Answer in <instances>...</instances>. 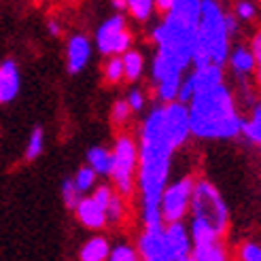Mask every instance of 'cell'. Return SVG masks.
I'll return each instance as SVG.
<instances>
[{
  "mask_svg": "<svg viewBox=\"0 0 261 261\" xmlns=\"http://www.w3.org/2000/svg\"><path fill=\"white\" fill-rule=\"evenodd\" d=\"M174 147L168 142L162 127V107H155L140 132L138 145V187L142 195V219L145 225L164 223L160 215V198L168 185V172H170V158Z\"/></svg>",
  "mask_w": 261,
  "mask_h": 261,
  "instance_id": "1",
  "label": "cell"
},
{
  "mask_svg": "<svg viewBox=\"0 0 261 261\" xmlns=\"http://www.w3.org/2000/svg\"><path fill=\"white\" fill-rule=\"evenodd\" d=\"M200 3L202 0H172L166 19L153 30V41L158 45L151 68L155 81L166 74H182L189 66L198 36Z\"/></svg>",
  "mask_w": 261,
  "mask_h": 261,
  "instance_id": "2",
  "label": "cell"
},
{
  "mask_svg": "<svg viewBox=\"0 0 261 261\" xmlns=\"http://www.w3.org/2000/svg\"><path fill=\"white\" fill-rule=\"evenodd\" d=\"M187 113L189 132L200 138H233L240 132L242 117L236 111L231 91L223 83L195 91Z\"/></svg>",
  "mask_w": 261,
  "mask_h": 261,
  "instance_id": "3",
  "label": "cell"
},
{
  "mask_svg": "<svg viewBox=\"0 0 261 261\" xmlns=\"http://www.w3.org/2000/svg\"><path fill=\"white\" fill-rule=\"evenodd\" d=\"M225 13L221 11L217 0H202L200 3V19H198V36L191 64L195 68L206 64L223 66L229 56V34L223 21Z\"/></svg>",
  "mask_w": 261,
  "mask_h": 261,
  "instance_id": "4",
  "label": "cell"
},
{
  "mask_svg": "<svg viewBox=\"0 0 261 261\" xmlns=\"http://www.w3.org/2000/svg\"><path fill=\"white\" fill-rule=\"evenodd\" d=\"M189 208L193 221L211 227L213 231H217L219 236H223L227 229V208L225 202L221 198V193L217 191V187L208 180H198L193 182V191H191V200H189Z\"/></svg>",
  "mask_w": 261,
  "mask_h": 261,
  "instance_id": "5",
  "label": "cell"
},
{
  "mask_svg": "<svg viewBox=\"0 0 261 261\" xmlns=\"http://www.w3.org/2000/svg\"><path fill=\"white\" fill-rule=\"evenodd\" d=\"M138 164V145L132 136L121 134L111 151V172L119 195H129L134 189V170Z\"/></svg>",
  "mask_w": 261,
  "mask_h": 261,
  "instance_id": "6",
  "label": "cell"
},
{
  "mask_svg": "<svg viewBox=\"0 0 261 261\" xmlns=\"http://www.w3.org/2000/svg\"><path fill=\"white\" fill-rule=\"evenodd\" d=\"M193 191V178L185 176L172 185H166L160 198V215L162 221L172 223V221H180L189 211V200Z\"/></svg>",
  "mask_w": 261,
  "mask_h": 261,
  "instance_id": "7",
  "label": "cell"
},
{
  "mask_svg": "<svg viewBox=\"0 0 261 261\" xmlns=\"http://www.w3.org/2000/svg\"><path fill=\"white\" fill-rule=\"evenodd\" d=\"M96 45L102 56H121L132 45V34L125 28V19L121 15H113L104 21L96 32Z\"/></svg>",
  "mask_w": 261,
  "mask_h": 261,
  "instance_id": "8",
  "label": "cell"
},
{
  "mask_svg": "<svg viewBox=\"0 0 261 261\" xmlns=\"http://www.w3.org/2000/svg\"><path fill=\"white\" fill-rule=\"evenodd\" d=\"M162 127L168 142L174 149L185 145L189 138V113L185 104L172 100L166 107H162Z\"/></svg>",
  "mask_w": 261,
  "mask_h": 261,
  "instance_id": "9",
  "label": "cell"
},
{
  "mask_svg": "<svg viewBox=\"0 0 261 261\" xmlns=\"http://www.w3.org/2000/svg\"><path fill=\"white\" fill-rule=\"evenodd\" d=\"M138 253L147 261H168V246L164 225H145V231L138 238Z\"/></svg>",
  "mask_w": 261,
  "mask_h": 261,
  "instance_id": "10",
  "label": "cell"
},
{
  "mask_svg": "<svg viewBox=\"0 0 261 261\" xmlns=\"http://www.w3.org/2000/svg\"><path fill=\"white\" fill-rule=\"evenodd\" d=\"M166 246H168V261H187L191 253V238L187 227L180 221H172L164 227Z\"/></svg>",
  "mask_w": 261,
  "mask_h": 261,
  "instance_id": "11",
  "label": "cell"
},
{
  "mask_svg": "<svg viewBox=\"0 0 261 261\" xmlns=\"http://www.w3.org/2000/svg\"><path fill=\"white\" fill-rule=\"evenodd\" d=\"M91 58V45L89 41L83 36V34H74L70 36V41L66 45V62H68V72L70 74H76L81 72L87 62Z\"/></svg>",
  "mask_w": 261,
  "mask_h": 261,
  "instance_id": "12",
  "label": "cell"
},
{
  "mask_svg": "<svg viewBox=\"0 0 261 261\" xmlns=\"http://www.w3.org/2000/svg\"><path fill=\"white\" fill-rule=\"evenodd\" d=\"M19 94V70L13 60L0 64V104L11 102Z\"/></svg>",
  "mask_w": 261,
  "mask_h": 261,
  "instance_id": "13",
  "label": "cell"
},
{
  "mask_svg": "<svg viewBox=\"0 0 261 261\" xmlns=\"http://www.w3.org/2000/svg\"><path fill=\"white\" fill-rule=\"evenodd\" d=\"M76 211V217H79V221L89 227V229H100L104 227V223H107V215H104V208L98 206L94 202V198H85V200H79L74 206Z\"/></svg>",
  "mask_w": 261,
  "mask_h": 261,
  "instance_id": "14",
  "label": "cell"
},
{
  "mask_svg": "<svg viewBox=\"0 0 261 261\" xmlns=\"http://www.w3.org/2000/svg\"><path fill=\"white\" fill-rule=\"evenodd\" d=\"M189 76L193 81V94L223 83V70H221V66H217V64H206V66L195 68Z\"/></svg>",
  "mask_w": 261,
  "mask_h": 261,
  "instance_id": "15",
  "label": "cell"
},
{
  "mask_svg": "<svg viewBox=\"0 0 261 261\" xmlns=\"http://www.w3.org/2000/svg\"><path fill=\"white\" fill-rule=\"evenodd\" d=\"M225 257H227L225 246L221 244V240L191 246V253H189V259H195V261H223Z\"/></svg>",
  "mask_w": 261,
  "mask_h": 261,
  "instance_id": "16",
  "label": "cell"
},
{
  "mask_svg": "<svg viewBox=\"0 0 261 261\" xmlns=\"http://www.w3.org/2000/svg\"><path fill=\"white\" fill-rule=\"evenodd\" d=\"M229 58V64H231V68L236 74L244 76V74H251L255 70V58L251 54V49H246V47H238V49H233L231 51V56Z\"/></svg>",
  "mask_w": 261,
  "mask_h": 261,
  "instance_id": "17",
  "label": "cell"
},
{
  "mask_svg": "<svg viewBox=\"0 0 261 261\" xmlns=\"http://www.w3.org/2000/svg\"><path fill=\"white\" fill-rule=\"evenodd\" d=\"M109 242L107 238H102V236H94L89 242L83 244V249H81V259L83 261H104V259H109Z\"/></svg>",
  "mask_w": 261,
  "mask_h": 261,
  "instance_id": "18",
  "label": "cell"
},
{
  "mask_svg": "<svg viewBox=\"0 0 261 261\" xmlns=\"http://www.w3.org/2000/svg\"><path fill=\"white\" fill-rule=\"evenodd\" d=\"M121 64H123V76L127 81H138L140 74H142V68H145V60L138 51H132V49H125L123 56H121Z\"/></svg>",
  "mask_w": 261,
  "mask_h": 261,
  "instance_id": "19",
  "label": "cell"
},
{
  "mask_svg": "<svg viewBox=\"0 0 261 261\" xmlns=\"http://www.w3.org/2000/svg\"><path fill=\"white\" fill-rule=\"evenodd\" d=\"M87 166L96 174H109L111 172V151L104 147H91L87 151Z\"/></svg>",
  "mask_w": 261,
  "mask_h": 261,
  "instance_id": "20",
  "label": "cell"
},
{
  "mask_svg": "<svg viewBox=\"0 0 261 261\" xmlns=\"http://www.w3.org/2000/svg\"><path fill=\"white\" fill-rule=\"evenodd\" d=\"M240 132L244 134L246 140L253 142V145H259L261 142V109H259V104L253 109L251 119H240Z\"/></svg>",
  "mask_w": 261,
  "mask_h": 261,
  "instance_id": "21",
  "label": "cell"
},
{
  "mask_svg": "<svg viewBox=\"0 0 261 261\" xmlns=\"http://www.w3.org/2000/svg\"><path fill=\"white\" fill-rule=\"evenodd\" d=\"M180 74H166L158 81V98L162 102H172L176 100L178 85H180Z\"/></svg>",
  "mask_w": 261,
  "mask_h": 261,
  "instance_id": "22",
  "label": "cell"
},
{
  "mask_svg": "<svg viewBox=\"0 0 261 261\" xmlns=\"http://www.w3.org/2000/svg\"><path fill=\"white\" fill-rule=\"evenodd\" d=\"M125 9L132 13V17L145 21L153 13V0H125Z\"/></svg>",
  "mask_w": 261,
  "mask_h": 261,
  "instance_id": "23",
  "label": "cell"
},
{
  "mask_svg": "<svg viewBox=\"0 0 261 261\" xmlns=\"http://www.w3.org/2000/svg\"><path fill=\"white\" fill-rule=\"evenodd\" d=\"M104 76H107L109 83H119L123 79V64H121V56H111V60L104 66Z\"/></svg>",
  "mask_w": 261,
  "mask_h": 261,
  "instance_id": "24",
  "label": "cell"
},
{
  "mask_svg": "<svg viewBox=\"0 0 261 261\" xmlns=\"http://www.w3.org/2000/svg\"><path fill=\"white\" fill-rule=\"evenodd\" d=\"M43 147H45V132L41 127H36L32 136H30V142H28V149H25V158L28 160H36L38 155L43 153Z\"/></svg>",
  "mask_w": 261,
  "mask_h": 261,
  "instance_id": "25",
  "label": "cell"
},
{
  "mask_svg": "<svg viewBox=\"0 0 261 261\" xmlns=\"http://www.w3.org/2000/svg\"><path fill=\"white\" fill-rule=\"evenodd\" d=\"M74 187L79 189V193H85V191H89L91 187H94V182H96V172L91 170L89 166H85V168H81L79 172H76V176H74Z\"/></svg>",
  "mask_w": 261,
  "mask_h": 261,
  "instance_id": "26",
  "label": "cell"
},
{
  "mask_svg": "<svg viewBox=\"0 0 261 261\" xmlns=\"http://www.w3.org/2000/svg\"><path fill=\"white\" fill-rule=\"evenodd\" d=\"M104 215H107V223H119L123 217V202L121 195H111V200L104 208Z\"/></svg>",
  "mask_w": 261,
  "mask_h": 261,
  "instance_id": "27",
  "label": "cell"
},
{
  "mask_svg": "<svg viewBox=\"0 0 261 261\" xmlns=\"http://www.w3.org/2000/svg\"><path fill=\"white\" fill-rule=\"evenodd\" d=\"M109 259H113V261H136L138 253H136V249H132V246L119 244V246H115L113 251H109Z\"/></svg>",
  "mask_w": 261,
  "mask_h": 261,
  "instance_id": "28",
  "label": "cell"
},
{
  "mask_svg": "<svg viewBox=\"0 0 261 261\" xmlns=\"http://www.w3.org/2000/svg\"><path fill=\"white\" fill-rule=\"evenodd\" d=\"M62 195H64V202H66L68 208H74L76 202H79V189L74 187V182L72 180H64V185H62Z\"/></svg>",
  "mask_w": 261,
  "mask_h": 261,
  "instance_id": "29",
  "label": "cell"
},
{
  "mask_svg": "<svg viewBox=\"0 0 261 261\" xmlns=\"http://www.w3.org/2000/svg\"><path fill=\"white\" fill-rule=\"evenodd\" d=\"M240 259H244V261H259V259H261L259 244H255V242L242 244V246H240Z\"/></svg>",
  "mask_w": 261,
  "mask_h": 261,
  "instance_id": "30",
  "label": "cell"
},
{
  "mask_svg": "<svg viewBox=\"0 0 261 261\" xmlns=\"http://www.w3.org/2000/svg\"><path fill=\"white\" fill-rule=\"evenodd\" d=\"M111 117H113V121H115V123H125V121H127V117H129V107H127V102H125V100L115 102Z\"/></svg>",
  "mask_w": 261,
  "mask_h": 261,
  "instance_id": "31",
  "label": "cell"
},
{
  "mask_svg": "<svg viewBox=\"0 0 261 261\" xmlns=\"http://www.w3.org/2000/svg\"><path fill=\"white\" fill-rule=\"evenodd\" d=\"M127 107H129V111H134V113H138V111H142V107H145V94L142 91H138V89H132L127 94Z\"/></svg>",
  "mask_w": 261,
  "mask_h": 261,
  "instance_id": "32",
  "label": "cell"
},
{
  "mask_svg": "<svg viewBox=\"0 0 261 261\" xmlns=\"http://www.w3.org/2000/svg\"><path fill=\"white\" fill-rule=\"evenodd\" d=\"M255 13H257V9H255V5L253 3H249V0H240V3L236 5V15L240 17V19H253L255 17Z\"/></svg>",
  "mask_w": 261,
  "mask_h": 261,
  "instance_id": "33",
  "label": "cell"
},
{
  "mask_svg": "<svg viewBox=\"0 0 261 261\" xmlns=\"http://www.w3.org/2000/svg\"><path fill=\"white\" fill-rule=\"evenodd\" d=\"M191 96H193V81H191V76H189V79L180 81V85H178V94H176V100L185 104V102H189V100H191Z\"/></svg>",
  "mask_w": 261,
  "mask_h": 261,
  "instance_id": "34",
  "label": "cell"
},
{
  "mask_svg": "<svg viewBox=\"0 0 261 261\" xmlns=\"http://www.w3.org/2000/svg\"><path fill=\"white\" fill-rule=\"evenodd\" d=\"M111 195H113V191H111V187H98L96 191H94V202L98 204V206H102V208H107V204H109V200H111Z\"/></svg>",
  "mask_w": 261,
  "mask_h": 261,
  "instance_id": "35",
  "label": "cell"
},
{
  "mask_svg": "<svg viewBox=\"0 0 261 261\" xmlns=\"http://www.w3.org/2000/svg\"><path fill=\"white\" fill-rule=\"evenodd\" d=\"M223 21H225V30L229 36L236 34L238 30V17H233V15H223Z\"/></svg>",
  "mask_w": 261,
  "mask_h": 261,
  "instance_id": "36",
  "label": "cell"
},
{
  "mask_svg": "<svg viewBox=\"0 0 261 261\" xmlns=\"http://www.w3.org/2000/svg\"><path fill=\"white\" fill-rule=\"evenodd\" d=\"M251 54H253L255 62L259 64V60H261V36H259V34H257V36L253 38V45H251Z\"/></svg>",
  "mask_w": 261,
  "mask_h": 261,
  "instance_id": "37",
  "label": "cell"
},
{
  "mask_svg": "<svg viewBox=\"0 0 261 261\" xmlns=\"http://www.w3.org/2000/svg\"><path fill=\"white\" fill-rule=\"evenodd\" d=\"M170 5H172V0H153V7L160 9L162 13H166L168 9H170Z\"/></svg>",
  "mask_w": 261,
  "mask_h": 261,
  "instance_id": "38",
  "label": "cell"
},
{
  "mask_svg": "<svg viewBox=\"0 0 261 261\" xmlns=\"http://www.w3.org/2000/svg\"><path fill=\"white\" fill-rule=\"evenodd\" d=\"M47 28H49V32L54 34V36H60V32H62V25H60L58 21H49Z\"/></svg>",
  "mask_w": 261,
  "mask_h": 261,
  "instance_id": "39",
  "label": "cell"
},
{
  "mask_svg": "<svg viewBox=\"0 0 261 261\" xmlns=\"http://www.w3.org/2000/svg\"><path fill=\"white\" fill-rule=\"evenodd\" d=\"M113 7L117 11H125V0H113Z\"/></svg>",
  "mask_w": 261,
  "mask_h": 261,
  "instance_id": "40",
  "label": "cell"
}]
</instances>
